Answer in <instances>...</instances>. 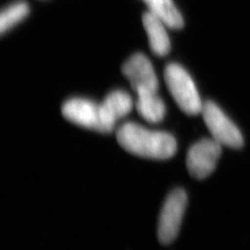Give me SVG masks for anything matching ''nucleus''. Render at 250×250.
<instances>
[{"label": "nucleus", "mask_w": 250, "mask_h": 250, "mask_svg": "<svg viewBox=\"0 0 250 250\" xmlns=\"http://www.w3.org/2000/svg\"><path fill=\"white\" fill-rule=\"evenodd\" d=\"M148 10L156 14L171 29L184 26V19L172 0H143Z\"/></svg>", "instance_id": "obj_11"}, {"label": "nucleus", "mask_w": 250, "mask_h": 250, "mask_svg": "<svg viewBox=\"0 0 250 250\" xmlns=\"http://www.w3.org/2000/svg\"><path fill=\"white\" fill-rule=\"evenodd\" d=\"M212 138L222 146L240 148L244 145L241 132L212 101H206L201 111Z\"/></svg>", "instance_id": "obj_4"}, {"label": "nucleus", "mask_w": 250, "mask_h": 250, "mask_svg": "<svg viewBox=\"0 0 250 250\" xmlns=\"http://www.w3.org/2000/svg\"><path fill=\"white\" fill-rule=\"evenodd\" d=\"M122 71L135 93L159 89V80L154 67L144 54L133 55L124 64Z\"/></svg>", "instance_id": "obj_7"}, {"label": "nucleus", "mask_w": 250, "mask_h": 250, "mask_svg": "<svg viewBox=\"0 0 250 250\" xmlns=\"http://www.w3.org/2000/svg\"><path fill=\"white\" fill-rule=\"evenodd\" d=\"M142 21L152 52L159 57L166 56L170 50L167 24L159 16L149 10L144 13Z\"/></svg>", "instance_id": "obj_8"}, {"label": "nucleus", "mask_w": 250, "mask_h": 250, "mask_svg": "<svg viewBox=\"0 0 250 250\" xmlns=\"http://www.w3.org/2000/svg\"><path fill=\"white\" fill-rule=\"evenodd\" d=\"M136 109L146 122L158 124L164 119L166 107L158 91H140L136 93Z\"/></svg>", "instance_id": "obj_10"}, {"label": "nucleus", "mask_w": 250, "mask_h": 250, "mask_svg": "<svg viewBox=\"0 0 250 250\" xmlns=\"http://www.w3.org/2000/svg\"><path fill=\"white\" fill-rule=\"evenodd\" d=\"M164 79L170 95L185 113L194 116L201 113L204 103L194 81L181 65L168 64L164 71Z\"/></svg>", "instance_id": "obj_2"}, {"label": "nucleus", "mask_w": 250, "mask_h": 250, "mask_svg": "<svg viewBox=\"0 0 250 250\" xmlns=\"http://www.w3.org/2000/svg\"><path fill=\"white\" fill-rule=\"evenodd\" d=\"M222 155V145L212 139H202L189 149L187 165L190 174L195 178L205 179L216 168Z\"/></svg>", "instance_id": "obj_6"}, {"label": "nucleus", "mask_w": 250, "mask_h": 250, "mask_svg": "<svg viewBox=\"0 0 250 250\" xmlns=\"http://www.w3.org/2000/svg\"><path fill=\"white\" fill-rule=\"evenodd\" d=\"M63 116L74 125L107 134L112 130L107 125L101 104L83 98L67 100L62 107Z\"/></svg>", "instance_id": "obj_3"}, {"label": "nucleus", "mask_w": 250, "mask_h": 250, "mask_svg": "<svg viewBox=\"0 0 250 250\" xmlns=\"http://www.w3.org/2000/svg\"><path fill=\"white\" fill-rule=\"evenodd\" d=\"M30 8L25 1H16L1 11L0 15V32L5 34L11 28L17 25L26 18Z\"/></svg>", "instance_id": "obj_12"}, {"label": "nucleus", "mask_w": 250, "mask_h": 250, "mask_svg": "<svg viewBox=\"0 0 250 250\" xmlns=\"http://www.w3.org/2000/svg\"><path fill=\"white\" fill-rule=\"evenodd\" d=\"M134 106L131 96L124 90L109 93L101 103L103 115L108 127L113 131L117 121L128 115Z\"/></svg>", "instance_id": "obj_9"}, {"label": "nucleus", "mask_w": 250, "mask_h": 250, "mask_svg": "<svg viewBox=\"0 0 250 250\" xmlns=\"http://www.w3.org/2000/svg\"><path fill=\"white\" fill-rule=\"evenodd\" d=\"M188 204L187 193L177 188L167 197L161 210L158 235L162 244H170L177 236Z\"/></svg>", "instance_id": "obj_5"}, {"label": "nucleus", "mask_w": 250, "mask_h": 250, "mask_svg": "<svg viewBox=\"0 0 250 250\" xmlns=\"http://www.w3.org/2000/svg\"><path fill=\"white\" fill-rule=\"evenodd\" d=\"M117 140L125 150L139 157L167 160L177 149L175 138L165 132L152 131L135 123H126L117 132Z\"/></svg>", "instance_id": "obj_1"}]
</instances>
